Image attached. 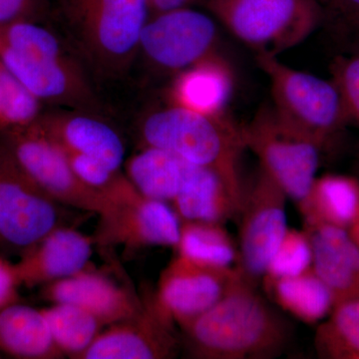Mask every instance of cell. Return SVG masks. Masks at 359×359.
I'll list each match as a JSON object with an SVG mask.
<instances>
[{"instance_id": "cell-1", "label": "cell", "mask_w": 359, "mask_h": 359, "mask_svg": "<svg viewBox=\"0 0 359 359\" xmlns=\"http://www.w3.org/2000/svg\"><path fill=\"white\" fill-rule=\"evenodd\" d=\"M183 330L193 353L205 359L271 358L290 335L287 321L240 269L224 297Z\"/></svg>"}, {"instance_id": "cell-2", "label": "cell", "mask_w": 359, "mask_h": 359, "mask_svg": "<svg viewBox=\"0 0 359 359\" xmlns=\"http://www.w3.org/2000/svg\"><path fill=\"white\" fill-rule=\"evenodd\" d=\"M144 143L218 173L243 195L240 159L245 149L243 126L226 114L209 116L173 105L150 113L141 126Z\"/></svg>"}, {"instance_id": "cell-3", "label": "cell", "mask_w": 359, "mask_h": 359, "mask_svg": "<svg viewBox=\"0 0 359 359\" xmlns=\"http://www.w3.org/2000/svg\"><path fill=\"white\" fill-rule=\"evenodd\" d=\"M208 9L256 55L278 57L323 26L318 0H205Z\"/></svg>"}, {"instance_id": "cell-4", "label": "cell", "mask_w": 359, "mask_h": 359, "mask_svg": "<svg viewBox=\"0 0 359 359\" xmlns=\"http://www.w3.org/2000/svg\"><path fill=\"white\" fill-rule=\"evenodd\" d=\"M269 82L273 109L283 121L327 149L349 123L332 80L295 69L271 55H256Z\"/></svg>"}, {"instance_id": "cell-5", "label": "cell", "mask_w": 359, "mask_h": 359, "mask_svg": "<svg viewBox=\"0 0 359 359\" xmlns=\"http://www.w3.org/2000/svg\"><path fill=\"white\" fill-rule=\"evenodd\" d=\"M73 35L103 69L119 71L136 52L149 20L148 0H62Z\"/></svg>"}, {"instance_id": "cell-6", "label": "cell", "mask_w": 359, "mask_h": 359, "mask_svg": "<svg viewBox=\"0 0 359 359\" xmlns=\"http://www.w3.org/2000/svg\"><path fill=\"white\" fill-rule=\"evenodd\" d=\"M243 136L245 148L257 156L259 169L297 204L304 199L320 167V145L283 121L271 106L257 111L243 126Z\"/></svg>"}, {"instance_id": "cell-7", "label": "cell", "mask_w": 359, "mask_h": 359, "mask_svg": "<svg viewBox=\"0 0 359 359\" xmlns=\"http://www.w3.org/2000/svg\"><path fill=\"white\" fill-rule=\"evenodd\" d=\"M6 147L18 166L58 204L105 217L112 201L89 188L71 169L62 149L33 124L7 131Z\"/></svg>"}, {"instance_id": "cell-8", "label": "cell", "mask_w": 359, "mask_h": 359, "mask_svg": "<svg viewBox=\"0 0 359 359\" xmlns=\"http://www.w3.org/2000/svg\"><path fill=\"white\" fill-rule=\"evenodd\" d=\"M57 204L0 147V242L32 249L59 226Z\"/></svg>"}, {"instance_id": "cell-9", "label": "cell", "mask_w": 359, "mask_h": 359, "mask_svg": "<svg viewBox=\"0 0 359 359\" xmlns=\"http://www.w3.org/2000/svg\"><path fill=\"white\" fill-rule=\"evenodd\" d=\"M218 27L212 18L184 7L148 20L139 50L161 69L179 73L218 54Z\"/></svg>"}, {"instance_id": "cell-10", "label": "cell", "mask_w": 359, "mask_h": 359, "mask_svg": "<svg viewBox=\"0 0 359 359\" xmlns=\"http://www.w3.org/2000/svg\"><path fill=\"white\" fill-rule=\"evenodd\" d=\"M287 194L259 169L241 204L238 266L252 282L264 276L269 259L287 233Z\"/></svg>"}, {"instance_id": "cell-11", "label": "cell", "mask_w": 359, "mask_h": 359, "mask_svg": "<svg viewBox=\"0 0 359 359\" xmlns=\"http://www.w3.org/2000/svg\"><path fill=\"white\" fill-rule=\"evenodd\" d=\"M112 203V209L101 218L95 241L134 249L176 248L181 221L171 205L141 195L132 184L116 195Z\"/></svg>"}, {"instance_id": "cell-12", "label": "cell", "mask_w": 359, "mask_h": 359, "mask_svg": "<svg viewBox=\"0 0 359 359\" xmlns=\"http://www.w3.org/2000/svg\"><path fill=\"white\" fill-rule=\"evenodd\" d=\"M238 273V266L208 269L177 255L161 273L153 299L165 316L184 328L224 297Z\"/></svg>"}, {"instance_id": "cell-13", "label": "cell", "mask_w": 359, "mask_h": 359, "mask_svg": "<svg viewBox=\"0 0 359 359\" xmlns=\"http://www.w3.org/2000/svg\"><path fill=\"white\" fill-rule=\"evenodd\" d=\"M174 325L152 299L136 316L97 335L77 359L173 358L179 351Z\"/></svg>"}, {"instance_id": "cell-14", "label": "cell", "mask_w": 359, "mask_h": 359, "mask_svg": "<svg viewBox=\"0 0 359 359\" xmlns=\"http://www.w3.org/2000/svg\"><path fill=\"white\" fill-rule=\"evenodd\" d=\"M95 238L57 226L14 264L21 285H47L86 269Z\"/></svg>"}, {"instance_id": "cell-15", "label": "cell", "mask_w": 359, "mask_h": 359, "mask_svg": "<svg viewBox=\"0 0 359 359\" xmlns=\"http://www.w3.org/2000/svg\"><path fill=\"white\" fill-rule=\"evenodd\" d=\"M45 299L53 304H68L88 311L102 325H111L140 313L144 308L137 297L105 276L84 271L47 283Z\"/></svg>"}, {"instance_id": "cell-16", "label": "cell", "mask_w": 359, "mask_h": 359, "mask_svg": "<svg viewBox=\"0 0 359 359\" xmlns=\"http://www.w3.org/2000/svg\"><path fill=\"white\" fill-rule=\"evenodd\" d=\"M35 124L59 147L98 160L113 171H119L124 162V144L119 134L93 116L55 112L42 115Z\"/></svg>"}, {"instance_id": "cell-17", "label": "cell", "mask_w": 359, "mask_h": 359, "mask_svg": "<svg viewBox=\"0 0 359 359\" xmlns=\"http://www.w3.org/2000/svg\"><path fill=\"white\" fill-rule=\"evenodd\" d=\"M313 245V268L327 283L335 304L359 297V249L346 229L304 224Z\"/></svg>"}, {"instance_id": "cell-18", "label": "cell", "mask_w": 359, "mask_h": 359, "mask_svg": "<svg viewBox=\"0 0 359 359\" xmlns=\"http://www.w3.org/2000/svg\"><path fill=\"white\" fill-rule=\"evenodd\" d=\"M233 88L231 66L216 54L181 71L170 90L171 103L209 116L226 114Z\"/></svg>"}, {"instance_id": "cell-19", "label": "cell", "mask_w": 359, "mask_h": 359, "mask_svg": "<svg viewBox=\"0 0 359 359\" xmlns=\"http://www.w3.org/2000/svg\"><path fill=\"white\" fill-rule=\"evenodd\" d=\"M243 195L216 172L193 165L171 205L181 222L224 224L238 214Z\"/></svg>"}, {"instance_id": "cell-20", "label": "cell", "mask_w": 359, "mask_h": 359, "mask_svg": "<svg viewBox=\"0 0 359 359\" xmlns=\"http://www.w3.org/2000/svg\"><path fill=\"white\" fill-rule=\"evenodd\" d=\"M297 207L304 224H330L347 230L359 218V180L339 174L316 177Z\"/></svg>"}, {"instance_id": "cell-21", "label": "cell", "mask_w": 359, "mask_h": 359, "mask_svg": "<svg viewBox=\"0 0 359 359\" xmlns=\"http://www.w3.org/2000/svg\"><path fill=\"white\" fill-rule=\"evenodd\" d=\"M0 351L27 359H54L63 355L54 344L41 309L18 302L0 309Z\"/></svg>"}, {"instance_id": "cell-22", "label": "cell", "mask_w": 359, "mask_h": 359, "mask_svg": "<svg viewBox=\"0 0 359 359\" xmlns=\"http://www.w3.org/2000/svg\"><path fill=\"white\" fill-rule=\"evenodd\" d=\"M194 164L163 149L146 146L127 163V178L145 197L171 204Z\"/></svg>"}, {"instance_id": "cell-23", "label": "cell", "mask_w": 359, "mask_h": 359, "mask_svg": "<svg viewBox=\"0 0 359 359\" xmlns=\"http://www.w3.org/2000/svg\"><path fill=\"white\" fill-rule=\"evenodd\" d=\"M264 283L278 306L309 325L325 320L335 306L332 290L313 268L299 275Z\"/></svg>"}, {"instance_id": "cell-24", "label": "cell", "mask_w": 359, "mask_h": 359, "mask_svg": "<svg viewBox=\"0 0 359 359\" xmlns=\"http://www.w3.org/2000/svg\"><path fill=\"white\" fill-rule=\"evenodd\" d=\"M223 224L181 222L177 255L204 268L219 271L235 268L238 252Z\"/></svg>"}, {"instance_id": "cell-25", "label": "cell", "mask_w": 359, "mask_h": 359, "mask_svg": "<svg viewBox=\"0 0 359 359\" xmlns=\"http://www.w3.org/2000/svg\"><path fill=\"white\" fill-rule=\"evenodd\" d=\"M318 355L328 359H359V297L344 299L316 330Z\"/></svg>"}, {"instance_id": "cell-26", "label": "cell", "mask_w": 359, "mask_h": 359, "mask_svg": "<svg viewBox=\"0 0 359 359\" xmlns=\"http://www.w3.org/2000/svg\"><path fill=\"white\" fill-rule=\"evenodd\" d=\"M43 313L54 344L63 354L78 358L100 334L102 323L88 311L68 304H53Z\"/></svg>"}, {"instance_id": "cell-27", "label": "cell", "mask_w": 359, "mask_h": 359, "mask_svg": "<svg viewBox=\"0 0 359 359\" xmlns=\"http://www.w3.org/2000/svg\"><path fill=\"white\" fill-rule=\"evenodd\" d=\"M42 102L0 62V128H26L41 117Z\"/></svg>"}, {"instance_id": "cell-28", "label": "cell", "mask_w": 359, "mask_h": 359, "mask_svg": "<svg viewBox=\"0 0 359 359\" xmlns=\"http://www.w3.org/2000/svg\"><path fill=\"white\" fill-rule=\"evenodd\" d=\"M313 252L308 231L287 229L264 271V283L289 278L313 268Z\"/></svg>"}, {"instance_id": "cell-29", "label": "cell", "mask_w": 359, "mask_h": 359, "mask_svg": "<svg viewBox=\"0 0 359 359\" xmlns=\"http://www.w3.org/2000/svg\"><path fill=\"white\" fill-rule=\"evenodd\" d=\"M323 26L346 51L359 48V0H318Z\"/></svg>"}, {"instance_id": "cell-30", "label": "cell", "mask_w": 359, "mask_h": 359, "mask_svg": "<svg viewBox=\"0 0 359 359\" xmlns=\"http://www.w3.org/2000/svg\"><path fill=\"white\" fill-rule=\"evenodd\" d=\"M330 71L349 123L359 127V48L335 56Z\"/></svg>"}, {"instance_id": "cell-31", "label": "cell", "mask_w": 359, "mask_h": 359, "mask_svg": "<svg viewBox=\"0 0 359 359\" xmlns=\"http://www.w3.org/2000/svg\"><path fill=\"white\" fill-rule=\"evenodd\" d=\"M39 7V0H0V25L33 20Z\"/></svg>"}, {"instance_id": "cell-32", "label": "cell", "mask_w": 359, "mask_h": 359, "mask_svg": "<svg viewBox=\"0 0 359 359\" xmlns=\"http://www.w3.org/2000/svg\"><path fill=\"white\" fill-rule=\"evenodd\" d=\"M20 285V280L14 264L0 259V309L18 302Z\"/></svg>"}, {"instance_id": "cell-33", "label": "cell", "mask_w": 359, "mask_h": 359, "mask_svg": "<svg viewBox=\"0 0 359 359\" xmlns=\"http://www.w3.org/2000/svg\"><path fill=\"white\" fill-rule=\"evenodd\" d=\"M193 0H148L149 9L154 11L155 14L168 13L176 9L188 7Z\"/></svg>"}, {"instance_id": "cell-34", "label": "cell", "mask_w": 359, "mask_h": 359, "mask_svg": "<svg viewBox=\"0 0 359 359\" xmlns=\"http://www.w3.org/2000/svg\"><path fill=\"white\" fill-rule=\"evenodd\" d=\"M347 233L359 249V218L347 229Z\"/></svg>"}]
</instances>
